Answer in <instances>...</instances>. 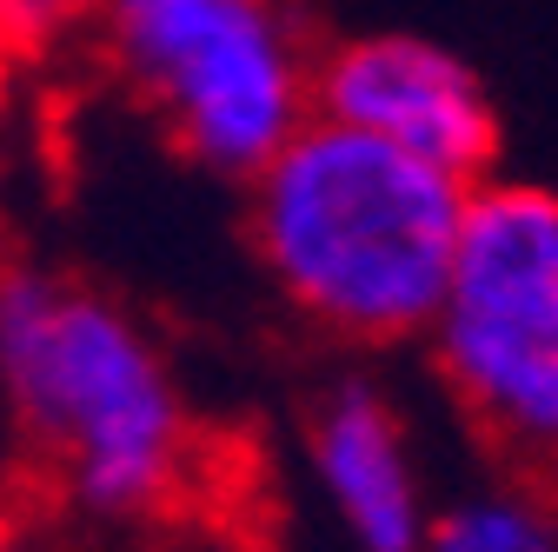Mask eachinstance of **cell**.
Here are the masks:
<instances>
[{
	"label": "cell",
	"mask_w": 558,
	"mask_h": 552,
	"mask_svg": "<svg viewBox=\"0 0 558 552\" xmlns=\"http://www.w3.org/2000/svg\"><path fill=\"white\" fill-rule=\"evenodd\" d=\"M306 479L345 552H412L433 519V472L412 412L373 380L339 373L306 406Z\"/></svg>",
	"instance_id": "obj_6"
},
{
	"label": "cell",
	"mask_w": 558,
	"mask_h": 552,
	"mask_svg": "<svg viewBox=\"0 0 558 552\" xmlns=\"http://www.w3.org/2000/svg\"><path fill=\"white\" fill-rule=\"evenodd\" d=\"M426 353L452 406L525 466H558V193L472 180Z\"/></svg>",
	"instance_id": "obj_3"
},
{
	"label": "cell",
	"mask_w": 558,
	"mask_h": 552,
	"mask_svg": "<svg viewBox=\"0 0 558 552\" xmlns=\"http://www.w3.org/2000/svg\"><path fill=\"white\" fill-rule=\"evenodd\" d=\"M94 8L100 0H0V53L47 60L94 27Z\"/></svg>",
	"instance_id": "obj_8"
},
{
	"label": "cell",
	"mask_w": 558,
	"mask_h": 552,
	"mask_svg": "<svg viewBox=\"0 0 558 552\" xmlns=\"http://www.w3.org/2000/svg\"><path fill=\"white\" fill-rule=\"evenodd\" d=\"M313 113L478 180L499 154V107L478 67L433 34H360L313 60Z\"/></svg>",
	"instance_id": "obj_5"
},
{
	"label": "cell",
	"mask_w": 558,
	"mask_h": 552,
	"mask_svg": "<svg viewBox=\"0 0 558 552\" xmlns=\"http://www.w3.org/2000/svg\"><path fill=\"white\" fill-rule=\"evenodd\" d=\"M0 459L94 526H147L193 493L199 420L154 326L47 266L0 273Z\"/></svg>",
	"instance_id": "obj_1"
},
{
	"label": "cell",
	"mask_w": 558,
	"mask_h": 552,
	"mask_svg": "<svg viewBox=\"0 0 558 552\" xmlns=\"http://www.w3.org/2000/svg\"><path fill=\"white\" fill-rule=\"evenodd\" d=\"M465 193L472 180L306 113L246 173V240L306 326L345 347H405L446 293Z\"/></svg>",
	"instance_id": "obj_2"
},
{
	"label": "cell",
	"mask_w": 558,
	"mask_h": 552,
	"mask_svg": "<svg viewBox=\"0 0 558 552\" xmlns=\"http://www.w3.org/2000/svg\"><path fill=\"white\" fill-rule=\"evenodd\" d=\"M0 552H27V545H21V539H8V532H0Z\"/></svg>",
	"instance_id": "obj_9"
},
{
	"label": "cell",
	"mask_w": 558,
	"mask_h": 552,
	"mask_svg": "<svg viewBox=\"0 0 558 552\" xmlns=\"http://www.w3.org/2000/svg\"><path fill=\"white\" fill-rule=\"evenodd\" d=\"M94 34L167 141L246 180L313 113V47L287 0H100Z\"/></svg>",
	"instance_id": "obj_4"
},
{
	"label": "cell",
	"mask_w": 558,
	"mask_h": 552,
	"mask_svg": "<svg viewBox=\"0 0 558 552\" xmlns=\"http://www.w3.org/2000/svg\"><path fill=\"white\" fill-rule=\"evenodd\" d=\"M412 552H558V500L519 479L472 487L433 506Z\"/></svg>",
	"instance_id": "obj_7"
}]
</instances>
